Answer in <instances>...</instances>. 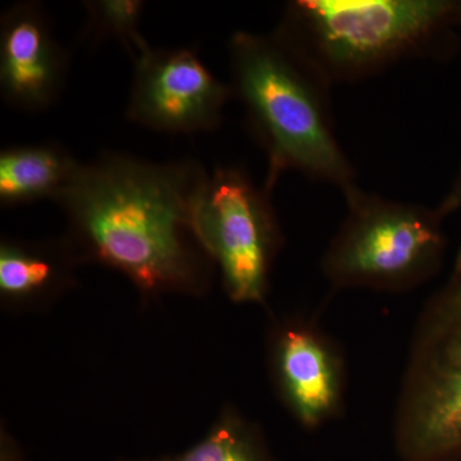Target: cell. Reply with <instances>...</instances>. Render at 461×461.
<instances>
[{
	"instance_id": "cell-10",
	"label": "cell",
	"mask_w": 461,
	"mask_h": 461,
	"mask_svg": "<svg viewBox=\"0 0 461 461\" xmlns=\"http://www.w3.org/2000/svg\"><path fill=\"white\" fill-rule=\"evenodd\" d=\"M81 163L54 142L17 145L0 151V205L2 208L56 202L74 180Z\"/></svg>"
},
{
	"instance_id": "cell-11",
	"label": "cell",
	"mask_w": 461,
	"mask_h": 461,
	"mask_svg": "<svg viewBox=\"0 0 461 461\" xmlns=\"http://www.w3.org/2000/svg\"><path fill=\"white\" fill-rule=\"evenodd\" d=\"M68 250L5 240L0 247V293L26 302L57 291L69 280Z\"/></svg>"
},
{
	"instance_id": "cell-7",
	"label": "cell",
	"mask_w": 461,
	"mask_h": 461,
	"mask_svg": "<svg viewBox=\"0 0 461 461\" xmlns=\"http://www.w3.org/2000/svg\"><path fill=\"white\" fill-rule=\"evenodd\" d=\"M127 120L166 133L211 132L233 96L193 48H149L133 60Z\"/></svg>"
},
{
	"instance_id": "cell-1",
	"label": "cell",
	"mask_w": 461,
	"mask_h": 461,
	"mask_svg": "<svg viewBox=\"0 0 461 461\" xmlns=\"http://www.w3.org/2000/svg\"><path fill=\"white\" fill-rule=\"evenodd\" d=\"M208 175L194 160L153 163L104 151L56 200L86 256L147 293L199 290L205 266L191 247L194 199Z\"/></svg>"
},
{
	"instance_id": "cell-5",
	"label": "cell",
	"mask_w": 461,
	"mask_h": 461,
	"mask_svg": "<svg viewBox=\"0 0 461 461\" xmlns=\"http://www.w3.org/2000/svg\"><path fill=\"white\" fill-rule=\"evenodd\" d=\"M393 429L402 461H461V249L418 320Z\"/></svg>"
},
{
	"instance_id": "cell-9",
	"label": "cell",
	"mask_w": 461,
	"mask_h": 461,
	"mask_svg": "<svg viewBox=\"0 0 461 461\" xmlns=\"http://www.w3.org/2000/svg\"><path fill=\"white\" fill-rule=\"evenodd\" d=\"M69 57L38 2H17L0 17V94L17 111L38 113L65 90Z\"/></svg>"
},
{
	"instance_id": "cell-6",
	"label": "cell",
	"mask_w": 461,
	"mask_h": 461,
	"mask_svg": "<svg viewBox=\"0 0 461 461\" xmlns=\"http://www.w3.org/2000/svg\"><path fill=\"white\" fill-rule=\"evenodd\" d=\"M272 194L244 169L218 167L200 185L191 226L200 247L220 267L232 302L262 303L282 245Z\"/></svg>"
},
{
	"instance_id": "cell-15",
	"label": "cell",
	"mask_w": 461,
	"mask_h": 461,
	"mask_svg": "<svg viewBox=\"0 0 461 461\" xmlns=\"http://www.w3.org/2000/svg\"><path fill=\"white\" fill-rule=\"evenodd\" d=\"M2 461H16V459H14V455L9 454L8 448H5L2 453Z\"/></svg>"
},
{
	"instance_id": "cell-14",
	"label": "cell",
	"mask_w": 461,
	"mask_h": 461,
	"mask_svg": "<svg viewBox=\"0 0 461 461\" xmlns=\"http://www.w3.org/2000/svg\"><path fill=\"white\" fill-rule=\"evenodd\" d=\"M437 209L445 218L461 209V167L456 178H455L453 185H451L450 190L446 194L441 204L437 206Z\"/></svg>"
},
{
	"instance_id": "cell-8",
	"label": "cell",
	"mask_w": 461,
	"mask_h": 461,
	"mask_svg": "<svg viewBox=\"0 0 461 461\" xmlns=\"http://www.w3.org/2000/svg\"><path fill=\"white\" fill-rule=\"evenodd\" d=\"M271 366L282 402L303 429H320L344 411V351L314 320L293 317L276 326Z\"/></svg>"
},
{
	"instance_id": "cell-4",
	"label": "cell",
	"mask_w": 461,
	"mask_h": 461,
	"mask_svg": "<svg viewBox=\"0 0 461 461\" xmlns=\"http://www.w3.org/2000/svg\"><path fill=\"white\" fill-rule=\"evenodd\" d=\"M344 195L348 213L321 263L333 290L400 293L438 273L446 250L438 209L382 198L357 185Z\"/></svg>"
},
{
	"instance_id": "cell-12",
	"label": "cell",
	"mask_w": 461,
	"mask_h": 461,
	"mask_svg": "<svg viewBox=\"0 0 461 461\" xmlns=\"http://www.w3.org/2000/svg\"><path fill=\"white\" fill-rule=\"evenodd\" d=\"M127 461H275L266 441L244 417L229 409L204 438L180 454Z\"/></svg>"
},
{
	"instance_id": "cell-13",
	"label": "cell",
	"mask_w": 461,
	"mask_h": 461,
	"mask_svg": "<svg viewBox=\"0 0 461 461\" xmlns=\"http://www.w3.org/2000/svg\"><path fill=\"white\" fill-rule=\"evenodd\" d=\"M87 23L81 38L91 45L115 39L132 60L151 48L140 32L145 2L141 0H89L84 2Z\"/></svg>"
},
{
	"instance_id": "cell-3",
	"label": "cell",
	"mask_w": 461,
	"mask_h": 461,
	"mask_svg": "<svg viewBox=\"0 0 461 461\" xmlns=\"http://www.w3.org/2000/svg\"><path fill=\"white\" fill-rule=\"evenodd\" d=\"M459 29L461 0H294L275 33L336 84L437 56Z\"/></svg>"
},
{
	"instance_id": "cell-2",
	"label": "cell",
	"mask_w": 461,
	"mask_h": 461,
	"mask_svg": "<svg viewBox=\"0 0 461 461\" xmlns=\"http://www.w3.org/2000/svg\"><path fill=\"white\" fill-rule=\"evenodd\" d=\"M233 96L268 158L267 191L284 173L344 191L357 185L355 169L339 145L330 104V84L299 51L275 32H238L230 41Z\"/></svg>"
}]
</instances>
